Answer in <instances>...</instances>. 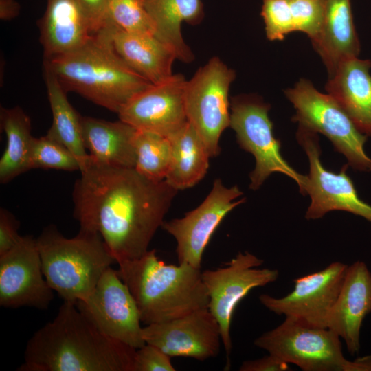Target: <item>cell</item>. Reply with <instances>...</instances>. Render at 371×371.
<instances>
[{
	"label": "cell",
	"mask_w": 371,
	"mask_h": 371,
	"mask_svg": "<svg viewBox=\"0 0 371 371\" xmlns=\"http://www.w3.org/2000/svg\"><path fill=\"white\" fill-rule=\"evenodd\" d=\"M76 305L106 336L135 349L145 345L137 305L117 270L109 267L93 292Z\"/></svg>",
	"instance_id": "12"
},
{
	"label": "cell",
	"mask_w": 371,
	"mask_h": 371,
	"mask_svg": "<svg viewBox=\"0 0 371 371\" xmlns=\"http://www.w3.org/2000/svg\"><path fill=\"white\" fill-rule=\"evenodd\" d=\"M38 25L44 59L77 49L93 34L87 17L75 0H47Z\"/></svg>",
	"instance_id": "21"
},
{
	"label": "cell",
	"mask_w": 371,
	"mask_h": 371,
	"mask_svg": "<svg viewBox=\"0 0 371 371\" xmlns=\"http://www.w3.org/2000/svg\"><path fill=\"white\" fill-rule=\"evenodd\" d=\"M371 60L352 58L342 61L328 76L325 89L356 128L371 137Z\"/></svg>",
	"instance_id": "19"
},
{
	"label": "cell",
	"mask_w": 371,
	"mask_h": 371,
	"mask_svg": "<svg viewBox=\"0 0 371 371\" xmlns=\"http://www.w3.org/2000/svg\"><path fill=\"white\" fill-rule=\"evenodd\" d=\"M263 260L248 252H239L226 266L201 271L209 296L208 308L217 320L227 356L232 349L230 325L238 304L253 289L275 282L277 269H260Z\"/></svg>",
	"instance_id": "10"
},
{
	"label": "cell",
	"mask_w": 371,
	"mask_h": 371,
	"mask_svg": "<svg viewBox=\"0 0 371 371\" xmlns=\"http://www.w3.org/2000/svg\"><path fill=\"white\" fill-rule=\"evenodd\" d=\"M370 313L371 272L365 262L357 261L348 266L327 324V328L344 341L352 355L359 351L361 328Z\"/></svg>",
	"instance_id": "18"
},
{
	"label": "cell",
	"mask_w": 371,
	"mask_h": 371,
	"mask_svg": "<svg viewBox=\"0 0 371 371\" xmlns=\"http://www.w3.org/2000/svg\"><path fill=\"white\" fill-rule=\"evenodd\" d=\"M110 21L80 47L44 59L64 89L73 91L117 114L150 83L118 55L111 39Z\"/></svg>",
	"instance_id": "3"
},
{
	"label": "cell",
	"mask_w": 371,
	"mask_h": 371,
	"mask_svg": "<svg viewBox=\"0 0 371 371\" xmlns=\"http://www.w3.org/2000/svg\"><path fill=\"white\" fill-rule=\"evenodd\" d=\"M170 357L159 348L145 344L135 350L133 371H175Z\"/></svg>",
	"instance_id": "33"
},
{
	"label": "cell",
	"mask_w": 371,
	"mask_h": 371,
	"mask_svg": "<svg viewBox=\"0 0 371 371\" xmlns=\"http://www.w3.org/2000/svg\"><path fill=\"white\" fill-rule=\"evenodd\" d=\"M21 11V5L16 0H0V19L10 21L16 18Z\"/></svg>",
	"instance_id": "37"
},
{
	"label": "cell",
	"mask_w": 371,
	"mask_h": 371,
	"mask_svg": "<svg viewBox=\"0 0 371 371\" xmlns=\"http://www.w3.org/2000/svg\"><path fill=\"white\" fill-rule=\"evenodd\" d=\"M284 93L295 110L292 121L326 136L354 170L371 172V159L364 150L367 136L356 128L332 96L319 92L304 78L286 89Z\"/></svg>",
	"instance_id": "7"
},
{
	"label": "cell",
	"mask_w": 371,
	"mask_h": 371,
	"mask_svg": "<svg viewBox=\"0 0 371 371\" xmlns=\"http://www.w3.org/2000/svg\"><path fill=\"white\" fill-rule=\"evenodd\" d=\"M36 240L45 278L64 302L76 304L87 298L116 262L101 236L93 231L80 228L68 238L51 225Z\"/></svg>",
	"instance_id": "5"
},
{
	"label": "cell",
	"mask_w": 371,
	"mask_h": 371,
	"mask_svg": "<svg viewBox=\"0 0 371 371\" xmlns=\"http://www.w3.org/2000/svg\"><path fill=\"white\" fill-rule=\"evenodd\" d=\"M340 337L328 328L285 317L277 327L254 343L278 359L304 371H371V355L349 361Z\"/></svg>",
	"instance_id": "6"
},
{
	"label": "cell",
	"mask_w": 371,
	"mask_h": 371,
	"mask_svg": "<svg viewBox=\"0 0 371 371\" xmlns=\"http://www.w3.org/2000/svg\"><path fill=\"white\" fill-rule=\"evenodd\" d=\"M348 266L340 262H332L319 271L295 279L293 290L286 295L275 297L262 294L260 302L276 315L327 328Z\"/></svg>",
	"instance_id": "13"
},
{
	"label": "cell",
	"mask_w": 371,
	"mask_h": 371,
	"mask_svg": "<svg viewBox=\"0 0 371 371\" xmlns=\"http://www.w3.org/2000/svg\"><path fill=\"white\" fill-rule=\"evenodd\" d=\"M177 191L135 168L90 162L74 185L73 215L80 229L101 236L117 263L136 259L148 251Z\"/></svg>",
	"instance_id": "1"
},
{
	"label": "cell",
	"mask_w": 371,
	"mask_h": 371,
	"mask_svg": "<svg viewBox=\"0 0 371 371\" xmlns=\"http://www.w3.org/2000/svg\"><path fill=\"white\" fill-rule=\"evenodd\" d=\"M87 17L92 34L105 27L109 22V0H75Z\"/></svg>",
	"instance_id": "34"
},
{
	"label": "cell",
	"mask_w": 371,
	"mask_h": 371,
	"mask_svg": "<svg viewBox=\"0 0 371 371\" xmlns=\"http://www.w3.org/2000/svg\"><path fill=\"white\" fill-rule=\"evenodd\" d=\"M237 186L225 187L220 179L213 183L205 200L183 218L164 221L161 227L177 242L179 263L201 269L203 254L214 231L225 216L245 199Z\"/></svg>",
	"instance_id": "14"
},
{
	"label": "cell",
	"mask_w": 371,
	"mask_h": 371,
	"mask_svg": "<svg viewBox=\"0 0 371 371\" xmlns=\"http://www.w3.org/2000/svg\"><path fill=\"white\" fill-rule=\"evenodd\" d=\"M146 344L153 345L170 357L199 361L219 353L221 334L219 324L208 307L182 317L142 327Z\"/></svg>",
	"instance_id": "17"
},
{
	"label": "cell",
	"mask_w": 371,
	"mask_h": 371,
	"mask_svg": "<svg viewBox=\"0 0 371 371\" xmlns=\"http://www.w3.org/2000/svg\"><path fill=\"white\" fill-rule=\"evenodd\" d=\"M136 349L102 333L64 302L28 340L19 371H133Z\"/></svg>",
	"instance_id": "2"
},
{
	"label": "cell",
	"mask_w": 371,
	"mask_h": 371,
	"mask_svg": "<svg viewBox=\"0 0 371 371\" xmlns=\"http://www.w3.org/2000/svg\"><path fill=\"white\" fill-rule=\"evenodd\" d=\"M181 74L151 84L133 96L118 112L120 120L135 129L170 137L187 122Z\"/></svg>",
	"instance_id": "16"
},
{
	"label": "cell",
	"mask_w": 371,
	"mask_h": 371,
	"mask_svg": "<svg viewBox=\"0 0 371 371\" xmlns=\"http://www.w3.org/2000/svg\"><path fill=\"white\" fill-rule=\"evenodd\" d=\"M322 20L312 45L325 65L328 76L344 60L358 57L359 40L350 0H320Z\"/></svg>",
	"instance_id": "20"
},
{
	"label": "cell",
	"mask_w": 371,
	"mask_h": 371,
	"mask_svg": "<svg viewBox=\"0 0 371 371\" xmlns=\"http://www.w3.org/2000/svg\"><path fill=\"white\" fill-rule=\"evenodd\" d=\"M42 269L36 240L22 236L9 251L0 256V305L47 309L54 296Z\"/></svg>",
	"instance_id": "15"
},
{
	"label": "cell",
	"mask_w": 371,
	"mask_h": 371,
	"mask_svg": "<svg viewBox=\"0 0 371 371\" xmlns=\"http://www.w3.org/2000/svg\"><path fill=\"white\" fill-rule=\"evenodd\" d=\"M236 73L218 57L211 58L186 81L184 106L210 157L220 153L219 139L230 125L229 92Z\"/></svg>",
	"instance_id": "9"
},
{
	"label": "cell",
	"mask_w": 371,
	"mask_h": 371,
	"mask_svg": "<svg viewBox=\"0 0 371 371\" xmlns=\"http://www.w3.org/2000/svg\"><path fill=\"white\" fill-rule=\"evenodd\" d=\"M19 221L8 210L0 209V256L12 249L22 236L18 233Z\"/></svg>",
	"instance_id": "35"
},
{
	"label": "cell",
	"mask_w": 371,
	"mask_h": 371,
	"mask_svg": "<svg viewBox=\"0 0 371 371\" xmlns=\"http://www.w3.org/2000/svg\"><path fill=\"white\" fill-rule=\"evenodd\" d=\"M296 139L309 161V173L304 195L311 199L305 218L315 220L333 210H341L361 216L371 223V205L358 196L353 182L347 175L348 164L338 173L326 170L320 161L321 148L317 133L298 126Z\"/></svg>",
	"instance_id": "11"
},
{
	"label": "cell",
	"mask_w": 371,
	"mask_h": 371,
	"mask_svg": "<svg viewBox=\"0 0 371 371\" xmlns=\"http://www.w3.org/2000/svg\"><path fill=\"white\" fill-rule=\"evenodd\" d=\"M230 125L240 148L252 154L256 166L250 173L249 188L258 189L273 173L281 172L293 179L304 194L306 175L295 171L281 155V142L273 133L269 117L270 105L254 95H239L230 102Z\"/></svg>",
	"instance_id": "8"
},
{
	"label": "cell",
	"mask_w": 371,
	"mask_h": 371,
	"mask_svg": "<svg viewBox=\"0 0 371 371\" xmlns=\"http://www.w3.org/2000/svg\"><path fill=\"white\" fill-rule=\"evenodd\" d=\"M169 139L172 159L165 180L177 190L192 187L207 171L210 156L206 146L188 122Z\"/></svg>",
	"instance_id": "26"
},
{
	"label": "cell",
	"mask_w": 371,
	"mask_h": 371,
	"mask_svg": "<svg viewBox=\"0 0 371 371\" xmlns=\"http://www.w3.org/2000/svg\"><path fill=\"white\" fill-rule=\"evenodd\" d=\"M135 145L136 170L150 180H165L172 159L170 139L160 135L137 130Z\"/></svg>",
	"instance_id": "28"
},
{
	"label": "cell",
	"mask_w": 371,
	"mask_h": 371,
	"mask_svg": "<svg viewBox=\"0 0 371 371\" xmlns=\"http://www.w3.org/2000/svg\"><path fill=\"white\" fill-rule=\"evenodd\" d=\"M117 264L119 276L133 295L141 322L146 325L208 307L209 296L201 269L186 263L166 264L155 249Z\"/></svg>",
	"instance_id": "4"
},
{
	"label": "cell",
	"mask_w": 371,
	"mask_h": 371,
	"mask_svg": "<svg viewBox=\"0 0 371 371\" xmlns=\"http://www.w3.org/2000/svg\"><path fill=\"white\" fill-rule=\"evenodd\" d=\"M52 123L47 135L62 144L76 157L80 164V172L90 164V157L83 142L82 117L67 100L66 90L58 79L44 68Z\"/></svg>",
	"instance_id": "25"
},
{
	"label": "cell",
	"mask_w": 371,
	"mask_h": 371,
	"mask_svg": "<svg viewBox=\"0 0 371 371\" xmlns=\"http://www.w3.org/2000/svg\"><path fill=\"white\" fill-rule=\"evenodd\" d=\"M0 124L6 137L5 149L0 159V182L5 184L31 170L34 137L31 120L19 106L1 107Z\"/></svg>",
	"instance_id": "27"
},
{
	"label": "cell",
	"mask_w": 371,
	"mask_h": 371,
	"mask_svg": "<svg viewBox=\"0 0 371 371\" xmlns=\"http://www.w3.org/2000/svg\"><path fill=\"white\" fill-rule=\"evenodd\" d=\"M240 371H287L289 363L269 354L263 357L247 360L242 363Z\"/></svg>",
	"instance_id": "36"
},
{
	"label": "cell",
	"mask_w": 371,
	"mask_h": 371,
	"mask_svg": "<svg viewBox=\"0 0 371 371\" xmlns=\"http://www.w3.org/2000/svg\"><path fill=\"white\" fill-rule=\"evenodd\" d=\"M38 168L80 171V164L68 148L45 135L32 142L31 170Z\"/></svg>",
	"instance_id": "29"
},
{
	"label": "cell",
	"mask_w": 371,
	"mask_h": 371,
	"mask_svg": "<svg viewBox=\"0 0 371 371\" xmlns=\"http://www.w3.org/2000/svg\"><path fill=\"white\" fill-rule=\"evenodd\" d=\"M109 19L120 29L155 35L144 0H109Z\"/></svg>",
	"instance_id": "30"
},
{
	"label": "cell",
	"mask_w": 371,
	"mask_h": 371,
	"mask_svg": "<svg viewBox=\"0 0 371 371\" xmlns=\"http://www.w3.org/2000/svg\"><path fill=\"white\" fill-rule=\"evenodd\" d=\"M291 8L295 32L315 39L320 30L322 8L320 0H287Z\"/></svg>",
	"instance_id": "32"
},
{
	"label": "cell",
	"mask_w": 371,
	"mask_h": 371,
	"mask_svg": "<svg viewBox=\"0 0 371 371\" xmlns=\"http://www.w3.org/2000/svg\"><path fill=\"white\" fill-rule=\"evenodd\" d=\"M260 14L269 41H282L295 32L291 8L287 0H262Z\"/></svg>",
	"instance_id": "31"
},
{
	"label": "cell",
	"mask_w": 371,
	"mask_h": 371,
	"mask_svg": "<svg viewBox=\"0 0 371 371\" xmlns=\"http://www.w3.org/2000/svg\"><path fill=\"white\" fill-rule=\"evenodd\" d=\"M82 127L91 163L135 168L137 129L120 120L110 122L88 116L82 117Z\"/></svg>",
	"instance_id": "22"
},
{
	"label": "cell",
	"mask_w": 371,
	"mask_h": 371,
	"mask_svg": "<svg viewBox=\"0 0 371 371\" xmlns=\"http://www.w3.org/2000/svg\"><path fill=\"white\" fill-rule=\"evenodd\" d=\"M146 11L153 22L155 36L166 45L177 59L186 63L194 60V54L184 41L181 25H197L203 17L201 0H144Z\"/></svg>",
	"instance_id": "24"
},
{
	"label": "cell",
	"mask_w": 371,
	"mask_h": 371,
	"mask_svg": "<svg viewBox=\"0 0 371 371\" xmlns=\"http://www.w3.org/2000/svg\"><path fill=\"white\" fill-rule=\"evenodd\" d=\"M111 39L124 61L150 83L160 82L173 74L176 55L155 35L126 32L112 23Z\"/></svg>",
	"instance_id": "23"
}]
</instances>
